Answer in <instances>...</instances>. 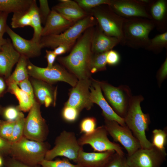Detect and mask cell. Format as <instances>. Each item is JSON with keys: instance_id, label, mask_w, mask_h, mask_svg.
<instances>
[{"instance_id": "6da1fadb", "label": "cell", "mask_w": 167, "mask_h": 167, "mask_svg": "<svg viewBox=\"0 0 167 167\" xmlns=\"http://www.w3.org/2000/svg\"><path fill=\"white\" fill-rule=\"evenodd\" d=\"M92 27L84 31L68 55L57 59L79 80L91 78L90 65L93 54L92 42L95 32Z\"/></svg>"}, {"instance_id": "7a4b0ae2", "label": "cell", "mask_w": 167, "mask_h": 167, "mask_svg": "<svg viewBox=\"0 0 167 167\" xmlns=\"http://www.w3.org/2000/svg\"><path fill=\"white\" fill-rule=\"evenodd\" d=\"M143 99L141 96H132L123 118L126 125L139 141L141 148H149L153 145L147 139L146 131L150 121L148 114L144 113L141 109L140 103Z\"/></svg>"}, {"instance_id": "3957f363", "label": "cell", "mask_w": 167, "mask_h": 167, "mask_svg": "<svg viewBox=\"0 0 167 167\" xmlns=\"http://www.w3.org/2000/svg\"><path fill=\"white\" fill-rule=\"evenodd\" d=\"M48 143L28 139L24 136L11 143L10 155L25 164L32 166L40 165L49 150Z\"/></svg>"}, {"instance_id": "277c9868", "label": "cell", "mask_w": 167, "mask_h": 167, "mask_svg": "<svg viewBox=\"0 0 167 167\" xmlns=\"http://www.w3.org/2000/svg\"><path fill=\"white\" fill-rule=\"evenodd\" d=\"M145 19H124L122 27L124 43L133 47H146L150 41L149 34L154 24Z\"/></svg>"}, {"instance_id": "5b68a950", "label": "cell", "mask_w": 167, "mask_h": 167, "mask_svg": "<svg viewBox=\"0 0 167 167\" xmlns=\"http://www.w3.org/2000/svg\"><path fill=\"white\" fill-rule=\"evenodd\" d=\"M96 19L92 15H88L77 21L62 33L41 37L40 43L42 48L54 49L64 44L75 42L81 33L96 23Z\"/></svg>"}, {"instance_id": "8992f818", "label": "cell", "mask_w": 167, "mask_h": 167, "mask_svg": "<svg viewBox=\"0 0 167 167\" xmlns=\"http://www.w3.org/2000/svg\"><path fill=\"white\" fill-rule=\"evenodd\" d=\"M54 144V147L47 152L45 159L51 161L57 156H63L76 163L83 146L79 144L74 132L63 131L56 138Z\"/></svg>"}, {"instance_id": "52a82bcc", "label": "cell", "mask_w": 167, "mask_h": 167, "mask_svg": "<svg viewBox=\"0 0 167 167\" xmlns=\"http://www.w3.org/2000/svg\"><path fill=\"white\" fill-rule=\"evenodd\" d=\"M27 69L28 75L31 77L50 84L62 81L74 87L78 81L73 74L57 64L54 65L50 68L41 67L35 65L28 60Z\"/></svg>"}, {"instance_id": "ba28073f", "label": "cell", "mask_w": 167, "mask_h": 167, "mask_svg": "<svg viewBox=\"0 0 167 167\" xmlns=\"http://www.w3.org/2000/svg\"><path fill=\"white\" fill-rule=\"evenodd\" d=\"M92 14L104 33L123 43L122 27L125 18L115 13L110 7L108 9L100 6L93 8Z\"/></svg>"}, {"instance_id": "9c48e42d", "label": "cell", "mask_w": 167, "mask_h": 167, "mask_svg": "<svg viewBox=\"0 0 167 167\" xmlns=\"http://www.w3.org/2000/svg\"><path fill=\"white\" fill-rule=\"evenodd\" d=\"M41 105L35 99L32 107L25 118L24 136L30 140L44 142L47 138L49 130L41 114Z\"/></svg>"}, {"instance_id": "30bf717a", "label": "cell", "mask_w": 167, "mask_h": 167, "mask_svg": "<svg viewBox=\"0 0 167 167\" xmlns=\"http://www.w3.org/2000/svg\"><path fill=\"white\" fill-rule=\"evenodd\" d=\"M101 90L114 111L123 118L132 97L129 87L126 86L114 87L105 82L99 81Z\"/></svg>"}, {"instance_id": "8fae6325", "label": "cell", "mask_w": 167, "mask_h": 167, "mask_svg": "<svg viewBox=\"0 0 167 167\" xmlns=\"http://www.w3.org/2000/svg\"><path fill=\"white\" fill-rule=\"evenodd\" d=\"M108 134L104 126H101L96 128L91 133L83 134L78 139V142L79 144L82 146L89 144L94 152H102L113 150L120 155H125L120 145L109 140Z\"/></svg>"}, {"instance_id": "7c38bea8", "label": "cell", "mask_w": 167, "mask_h": 167, "mask_svg": "<svg viewBox=\"0 0 167 167\" xmlns=\"http://www.w3.org/2000/svg\"><path fill=\"white\" fill-rule=\"evenodd\" d=\"M104 119V126L108 133L114 141L124 147L127 152V156L131 155L141 148L139 141L126 125L122 126L115 121Z\"/></svg>"}, {"instance_id": "4fadbf2b", "label": "cell", "mask_w": 167, "mask_h": 167, "mask_svg": "<svg viewBox=\"0 0 167 167\" xmlns=\"http://www.w3.org/2000/svg\"><path fill=\"white\" fill-rule=\"evenodd\" d=\"M166 156L153 146L149 148H140L126 158L129 167H160Z\"/></svg>"}, {"instance_id": "5bb4252c", "label": "cell", "mask_w": 167, "mask_h": 167, "mask_svg": "<svg viewBox=\"0 0 167 167\" xmlns=\"http://www.w3.org/2000/svg\"><path fill=\"white\" fill-rule=\"evenodd\" d=\"M91 78L79 80L71 89L68 100L65 105L75 107L80 112L84 109L90 110L93 106L90 87L92 82Z\"/></svg>"}, {"instance_id": "9a60e30c", "label": "cell", "mask_w": 167, "mask_h": 167, "mask_svg": "<svg viewBox=\"0 0 167 167\" xmlns=\"http://www.w3.org/2000/svg\"><path fill=\"white\" fill-rule=\"evenodd\" d=\"M144 4L139 1L116 0H111L108 6L115 13L122 17L152 19Z\"/></svg>"}, {"instance_id": "2e32d148", "label": "cell", "mask_w": 167, "mask_h": 167, "mask_svg": "<svg viewBox=\"0 0 167 167\" xmlns=\"http://www.w3.org/2000/svg\"><path fill=\"white\" fill-rule=\"evenodd\" d=\"M90 97L93 103L101 109L104 119L115 121L122 126H125L124 118L118 115L109 105L102 92L99 81L92 79L90 87Z\"/></svg>"}, {"instance_id": "e0dca14e", "label": "cell", "mask_w": 167, "mask_h": 167, "mask_svg": "<svg viewBox=\"0 0 167 167\" xmlns=\"http://www.w3.org/2000/svg\"><path fill=\"white\" fill-rule=\"evenodd\" d=\"M6 32L10 37L14 48L20 55L29 58L41 55L42 48L40 42L24 39L14 32L8 25Z\"/></svg>"}, {"instance_id": "ac0fdd59", "label": "cell", "mask_w": 167, "mask_h": 167, "mask_svg": "<svg viewBox=\"0 0 167 167\" xmlns=\"http://www.w3.org/2000/svg\"><path fill=\"white\" fill-rule=\"evenodd\" d=\"M35 99L41 105L45 107L54 106L56 105L57 90L51 84L43 81L31 77Z\"/></svg>"}, {"instance_id": "d6986e66", "label": "cell", "mask_w": 167, "mask_h": 167, "mask_svg": "<svg viewBox=\"0 0 167 167\" xmlns=\"http://www.w3.org/2000/svg\"><path fill=\"white\" fill-rule=\"evenodd\" d=\"M20 54L14 48L11 40L7 39L0 48V75L6 79L11 75L14 66L17 64Z\"/></svg>"}, {"instance_id": "ffe728a7", "label": "cell", "mask_w": 167, "mask_h": 167, "mask_svg": "<svg viewBox=\"0 0 167 167\" xmlns=\"http://www.w3.org/2000/svg\"><path fill=\"white\" fill-rule=\"evenodd\" d=\"M115 152L113 150L87 152L82 148L79 151L76 163L81 167H103Z\"/></svg>"}, {"instance_id": "44dd1931", "label": "cell", "mask_w": 167, "mask_h": 167, "mask_svg": "<svg viewBox=\"0 0 167 167\" xmlns=\"http://www.w3.org/2000/svg\"><path fill=\"white\" fill-rule=\"evenodd\" d=\"M75 23L67 20L57 11L52 10L45 26L43 28L41 37L60 34Z\"/></svg>"}, {"instance_id": "7402d4cb", "label": "cell", "mask_w": 167, "mask_h": 167, "mask_svg": "<svg viewBox=\"0 0 167 167\" xmlns=\"http://www.w3.org/2000/svg\"><path fill=\"white\" fill-rule=\"evenodd\" d=\"M60 2L52 9L67 20L75 23L87 16L86 12L75 2L71 0H60Z\"/></svg>"}, {"instance_id": "603a6c76", "label": "cell", "mask_w": 167, "mask_h": 167, "mask_svg": "<svg viewBox=\"0 0 167 167\" xmlns=\"http://www.w3.org/2000/svg\"><path fill=\"white\" fill-rule=\"evenodd\" d=\"M120 42L118 38L105 34L99 27L94 32L92 42V51L94 54L107 52Z\"/></svg>"}, {"instance_id": "cb8c5ba5", "label": "cell", "mask_w": 167, "mask_h": 167, "mask_svg": "<svg viewBox=\"0 0 167 167\" xmlns=\"http://www.w3.org/2000/svg\"><path fill=\"white\" fill-rule=\"evenodd\" d=\"M7 84V92L14 95L17 98L20 110L24 112L29 111L33 104L35 99L21 89L16 84L9 83Z\"/></svg>"}, {"instance_id": "d4e9b609", "label": "cell", "mask_w": 167, "mask_h": 167, "mask_svg": "<svg viewBox=\"0 0 167 167\" xmlns=\"http://www.w3.org/2000/svg\"><path fill=\"white\" fill-rule=\"evenodd\" d=\"M28 58L20 55L14 72L6 79L7 84L13 83L18 85L20 82L29 78L27 65Z\"/></svg>"}, {"instance_id": "484cf974", "label": "cell", "mask_w": 167, "mask_h": 167, "mask_svg": "<svg viewBox=\"0 0 167 167\" xmlns=\"http://www.w3.org/2000/svg\"><path fill=\"white\" fill-rule=\"evenodd\" d=\"M33 0H0V11L8 14L27 11Z\"/></svg>"}, {"instance_id": "4316f807", "label": "cell", "mask_w": 167, "mask_h": 167, "mask_svg": "<svg viewBox=\"0 0 167 167\" xmlns=\"http://www.w3.org/2000/svg\"><path fill=\"white\" fill-rule=\"evenodd\" d=\"M31 19V27L33 29L34 32L31 40L35 42H40L43 27L36 1L33 0L28 10Z\"/></svg>"}, {"instance_id": "83f0119b", "label": "cell", "mask_w": 167, "mask_h": 167, "mask_svg": "<svg viewBox=\"0 0 167 167\" xmlns=\"http://www.w3.org/2000/svg\"><path fill=\"white\" fill-rule=\"evenodd\" d=\"M152 143L155 147L165 156H167L165 146L167 143V133L165 130L155 129L152 132Z\"/></svg>"}, {"instance_id": "f1b7e54d", "label": "cell", "mask_w": 167, "mask_h": 167, "mask_svg": "<svg viewBox=\"0 0 167 167\" xmlns=\"http://www.w3.org/2000/svg\"><path fill=\"white\" fill-rule=\"evenodd\" d=\"M107 52L93 54L90 65L91 74L106 69Z\"/></svg>"}, {"instance_id": "f546056e", "label": "cell", "mask_w": 167, "mask_h": 167, "mask_svg": "<svg viewBox=\"0 0 167 167\" xmlns=\"http://www.w3.org/2000/svg\"><path fill=\"white\" fill-rule=\"evenodd\" d=\"M11 25L13 28H24L27 26L31 27V19L28 10L24 12L13 13Z\"/></svg>"}, {"instance_id": "4dcf8cb0", "label": "cell", "mask_w": 167, "mask_h": 167, "mask_svg": "<svg viewBox=\"0 0 167 167\" xmlns=\"http://www.w3.org/2000/svg\"><path fill=\"white\" fill-rule=\"evenodd\" d=\"M167 6L164 0H159L156 2L151 8V17L157 21H161L164 19L166 15Z\"/></svg>"}, {"instance_id": "1f68e13d", "label": "cell", "mask_w": 167, "mask_h": 167, "mask_svg": "<svg viewBox=\"0 0 167 167\" xmlns=\"http://www.w3.org/2000/svg\"><path fill=\"white\" fill-rule=\"evenodd\" d=\"M167 45V32L158 35L151 40L146 48L148 49L157 51L166 48Z\"/></svg>"}, {"instance_id": "d6a6232c", "label": "cell", "mask_w": 167, "mask_h": 167, "mask_svg": "<svg viewBox=\"0 0 167 167\" xmlns=\"http://www.w3.org/2000/svg\"><path fill=\"white\" fill-rule=\"evenodd\" d=\"M25 120V118L23 114L15 122L10 140L11 143L18 141L24 136Z\"/></svg>"}, {"instance_id": "836d02e7", "label": "cell", "mask_w": 167, "mask_h": 167, "mask_svg": "<svg viewBox=\"0 0 167 167\" xmlns=\"http://www.w3.org/2000/svg\"><path fill=\"white\" fill-rule=\"evenodd\" d=\"M18 105H9L3 107L1 115L5 120L15 122L22 114Z\"/></svg>"}, {"instance_id": "e575fe53", "label": "cell", "mask_w": 167, "mask_h": 167, "mask_svg": "<svg viewBox=\"0 0 167 167\" xmlns=\"http://www.w3.org/2000/svg\"><path fill=\"white\" fill-rule=\"evenodd\" d=\"M96 120L93 117H89L83 118L79 124L80 132L84 134L93 132L96 128Z\"/></svg>"}, {"instance_id": "d590c367", "label": "cell", "mask_w": 167, "mask_h": 167, "mask_svg": "<svg viewBox=\"0 0 167 167\" xmlns=\"http://www.w3.org/2000/svg\"><path fill=\"white\" fill-rule=\"evenodd\" d=\"M80 112L78 109L75 107L64 105L62 111V116L66 122H73L77 119Z\"/></svg>"}, {"instance_id": "8d00e7d4", "label": "cell", "mask_w": 167, "mask_h": 167, "mask_svg": "<svg viewBox=\"0 0 167 167\" xmlns=\"http://www.w3.org/2000/svg\"><path fill=\"white\" fill-rule=\"evenodd\" d=\"M41 167H81L71 163L68 159L49 161L44 159L40 164Z\"/></svg>"}, {"instance_id": "74e56055", "label": "cell", "mask_w": 167, "mask_h": 167, "mask_svg": "<svg viewBox=\"0 0 167 167\" xmlns=\"http://www.w3.org/2000/svg\"><path fill=\"white\" fill-rule=\"evenodd\" d=\"M15 122L0 120V136L10 142Z\"/></svg>"}, {"instance_id": "f35d334b", "label": "cell", "mask_w": 167, "mask_h": 167, "mask_svg": "<svg viewBox=\"0 0 167 167\" xmlns=\"http://www.w3.org/2000/svg\"><path fill=\"white\" fill-rule=\"evenodd\" d=\"M103 167H129L126 157L115 152Z\"/></svg>"}, {"instance_id": "ab89813d", "label": "cell", "mask_w": 167, "mask_h": 167, "mask_svg": "<svg viewBox=\"0 0 167 167\" xmlns=\"http://www.w3.org/2000/svg\"><path fill=\"white\" fill-rule=\"evenodd\" d=\"M75 1L82 9H86L93 8L103 5H109L111 2L110 0H77Z\"/></svg>"}, {"instance_id": "60d3db41", "label": "cell", "mask_w": 167, "mask_h": 167, "mask_svg": "<svg viewBox=\"0 0 167 167\" xmlns=\"http://www.w3.org/2000/svg\"><path fill=\"white\" fill-rule=\"evenodd\" d=\"M39 7H38V11L41 23L45 24L51 11L47 0H39Z\"/></svg>"}, {"instance_id": "b9f144b4", "label": "cell", "mask_w": 167, "mask_h": 167, "mask_svg": "<svg viewBox=\"0 0 167 167\" xmlns=\"http://www.w3.org/2000/svg\"><path fill=\"white\" fill-rule=\"evenodd\" d=\"M8 15L7 13L0 11V48L7 40V39L4 38L3 36L6 32Z\"/></svg>"}, {"instance_id": "7bdbcfd3", "label": "cell", "mask_w": 167, "mask_h": 167, "mask_svg": "<svg viewBox=\"0 0 167 167\" xmlns=\"http://www.w3.org/2000/svg\"><path fill=\"white\" fill-rule=\"evenodd\" d=\"M29 78L20 82L17 85L21 89L35 99L33 87Z\"/></svg>"}, {"instance_id": "ee69618b", "label": "cell", "mask_w": 167, "mask_h": 167, "mask_svg": "<svg viewBox=\"0 0 167 167\" xmlns=\"http://www.w3.org/2000/svg\"><path fill=\"white\" fill-rule=\"evenodd\" d=\"M120 60L119 55L116 51L111 49L107 52L106 61L109 65H115L119 63Z\"/></svg>"}, {"instance_id": "f6af8a7d", "label": "cell", "mask_w": 167, "mask_h": 167, "mask_svg": "<svg viewBox=\"0 0 167 167\" xmlns=\"http://www.w3.org/2000/svg\"><path fill=\"white\" fill-rule=\"evenodd\" d=\"M11 143L0 136V155L4 157L10 155Z\"/></svg>"}, {"instance_id": "bcb514c9", "label": "cell", "mask_w": 167, "mask_h": 167, "mask_svg": "<svg viewBox=\"0 0 167 167\" xmlns=\"http://www.w3.org/2000/svg\"><path fill=\"white\" fill-rule=\"evenodd\" d=\"M4 165L6 167H39L38 165L32 166L25 164L12 157L4 161Z\"/></svg>"}, {"instance_id": "7dc6e473", "label": "cell", "mask_w": 167, "mask_h": 167, "mask_svg": "<svg viewBox=\"0 0 167 167\" xmlns=\"http://www.w3.org/2000/svg\"><path fill=\"white\" fill-rule=\"evenodd\" d=\"M75 43L61 44L54 49L53 51L57 56L65 54L73 45Z\"/></svg>"}, {"instance_id": "c3c4849f", "label": "cell", "mask_w": 167, "mask_h": 167, "mask_svg": "<svg viewBox=\"0 0 167 167\" xmlns=\"http://www.w3.org/2000/svg\"><path fill=\"white\" fill-rule=\"evenodd\" d=\"M167 75V59L161 65L157 73V77L159 83L160 84L166 78Z\"/></svg>"}, {"instance_id": "681fc988", "label": "cell", "mask_w": 167, "mask_h": 167, "mask_svg": "<svg viewBox=\"0 0 167 167\" xmlns=\"http://www.w3.org/2000/svg\"><path fill=\"white\" fill-rule=\"evenodd\" d=\"M45 52V57L47 62V67L50 68L53 66L57 56L54 53L53 51L46 50Z\"/></svg>"}, {"instance_id": "f907efd6", "label": "cell", "mask_w": 167, "mask_h": 167, "mask_svg": "<svg viewBox=\"0 0 167 167\" xmlns=\"http://www.w3.org/2000/svg\"><path fill=\"white\" fill-rule=\"evenodd\" d=\"M6 79L0 75V99L7 92L8 86Z\"/></svg>"}, {"instance_id": "816d5d0a", "label": "cell", "mask_w": 167, "mask_h": 167, "mask_svg": "<svg viewBox=\"0 0 167 167\" xmlns=\"http://www.w3.org/2000/svg\"><path fill=\"white\" fill-rule=\"evenodd\" d=\"M4 165V161L3 157L0 155V167H2Z\"/></svg>"}, {"instance_id": "f5cc1de1", "label": "cell", "mask_w": 167, "mask_h": 167, "mask_svg": "<svg viewBox=\"0 0 167 167\" xmlns=\"http://www.w3.org/2000/svg\"><path fill=\"white\" fill-rule=\"evenodd\" d=\"M3 108V107L0 105V115H1Z\"/></svg>"}]
</instances>
